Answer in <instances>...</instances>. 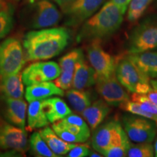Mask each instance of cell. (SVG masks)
<instances>
[{
    "mask_svg": "<svg viewBox=\"0 0 157 157\" xmlns=\"http://www.w3.org/2000/svg\"><path fill=\"white\" fill-rule=\"evenodd\" d=\"M69 38V31L64 27L29 31L23 41L25 61L49 60L58 56L66 48Z\"/></svg>",
    "mask_w": 157,
    "mask_h": 157,
    "instance_id": "1",
    "label": "cell"
},
{
    "mask_svg": "<svg viewBox=\"0 0 157 157\" xmlns=\"http://www.w3.org/2000/svg\"><path fill=\"white\" fill-rule=\"evenodd\" d=\"M123 13L110 0L100 10L82 24L76 36V42L101 41L109 38L120 28Z\"/></svg>",
    "mask_w": 157,
    "mask_h": 157,
    "instance_id": "2",
    "label": "cell"
},
{
    "mask_svg": "<svg viewBox=\"0 0 157 157\" xmlns=\"http://www.w3.org/2000/svg\"><path fill=\"white\" fill-rule=\"evenodd\" d=\"M157 49V15L145 17L129 34L128 54H137Z\"/></svg>",
    "mask_w": 157,
    "mask_h": 157,
    "instance_id": "3",
    "label": "cell"
},
{
    "mask_svg": "<svg viewBox=\"0 0 157 157\" xmlns=\"http://www.w3.org/2000/svg\"><path fill=\"white\" fill-rule=\"evenodd\" d=\"M116 76L130 93L147 94L152 90L150 78L127 57L117 63Z\"/></svg>",
    "mask_w": 157,
    "mask_h": 157,
    "instance_id": "4",
    "label": "cell"
},
{
    "mask_svg": "<svg viewBox=\"0 0 157 157\" xmlns=\"http://www.w3.org/2000/svg\"><path fill=\"white\" fill-rule=\"evenodd\" d=\"M127 141H129V137L117 120H111L100 125L95 129L92 137L93 148L101 154L111 147Z\"/></svg>",
    "mask_w": 157,
    "mask_h": 157,
    "instance_id": "5",
    "label": "cell"
},
{
    "mask_svg": "<svg viewBox=\"0 0 157 157\" xmlns=\"http://www.w3.org/2000/svg\"><path fill=\"white\" fill-rule=\"evenodd\" d=\"M25 60L22 44L18 39L10 37L0 43V76L18 73Z\"/></svg>",
    "mask_w": 157,
    "mask_h": 157,
    "instance_id": "6",
    "label": "cell"
},
{
    "mask_svg": "<svg viewBox=\"0 0 157 157\" xmlns=\"http://www.w3.org/2000/svg\"><path fill=\"white\" fill-rule=\"evenodd\" d=\"M148 118L126 114L122 118L124 129L135 143H151L156 136V124Z\"/></svg>",
    "mask_w": 157,
    "mask_h": 157,
    "instance_id": "7",
    "label": "cell"
},
{
    "mask_svg": "<svg viewBox=\"0 0 157 157\" xmlns=\"http://www.w3.org/2000/svg\"><path fill=\"white\" fill-rule=\"evenodd\" d=\"M61 18L60 12L49 0H39L31 3L28 24L31 29L49 28L56 25Z\"/></svg>",
    "mask_w": 157,
    "mask_h": 157,
    "instance_id": "8",
    "label": "cell"
},
{
    "mask_svg": "<svg viewBox=\"0 0 157 157\" xmlns=\"http://www.w3.org/2000/svg\"><path fill=\"white\" fill-rule=\"evenodd\" d=\"M87 58L95 70L96 78L109 77L116 74L117 62L113 56L105 52L101 41H92L87 47Z\"/></svg>",
    "mask_w": 157,
    "mask_h": 157,
    "instance_id": "9",
    "label": "cell"
},
{
    "mask_svg": "<svg viewBox=\"0 0 157 157\" xmlns=\"http://www.w3.org/2000/svg\"><path fill=\"white\" fill-rule=\"evenodd\" d=\"M105 0H75L63 11L64 24L77 27L93 16Z\"/></svg>",
    "mask_w": 157,
    "mask_h": 157,
    "instance_id": "10",
    "label": "cell"
},
{
    "mask_svg": "<svg viewBox=\"0 0 157 157\" xmlns=\"http://www.w3.org/2000/svg\"><path fill=\"white\" fill-rule=\"evenodd\" d=\"M28 148V139L25 129L7 122L0 117V150L23 153Z\"/></svg>",
    "mask_w": 157,
    "mask_h": 157,
    "instance_id": "11",
    "label": "cell"
},
{
    "mask_svg": "<svg viewBox=\"0 0 157 157\" xmlns=\"http://www.w3.org/2000/svg\"><path fill=\"white\" fill-rule=\"evenodd\" d=\"M96 90L110 106H119L129 100L124 87L118 81L116 74L109 77L96 78Z\"/></svg>",
    "mask_w": 157,
    "mask_h": 157,
    "instance_id": "12",
    "label": "cell"
},
{
    "mask_svg": "<svg viewBox=\"0 0 157 157\" xmlns=\"http://www.w3.org/2000/svg\"><path fill=\"white\" fill-rule=\"evenodd\" d=\"M61 73L59 64L53 61L36 62L29 65L23 70L22 79L23 84H31L55 80Z\"/></svg>",
    "mask_w": 157,
    "mask_h": 157,
    "instance_id": "13",
    "label": "cell"
},
{
    "mask_svg": "<svg viewBox=\"0 0 157 157\" xmlns=\"http://www.w3.org/2000/svg\"><path fill=\"white\" fill-rule=\"evenodd\" d=\"M27 104L23 99H15L5 95L0 97V113L7 122L19 128L25 129Z\"/></svg>",
    "mask_w": 157,
    "mask_h": 157,
    "instance_id": "14",
    "label": "cell"
},
{
    "mask_svg": "<svg viewBox=\"0 0 157 157\" xmlns=\"http://www.w3.org/2000/svg\"><path fill=\"white\" fill-rule=\"evenodd\" d=\"M95 70L86 61L84 56H82L76 63L72 87L74 89L85 90L95 85Z\"/></svg>",
    "mask_w": 157,
    "mask_h": 157,
    "instance_id": "15",
    "label": "cell"
},
{
    "mask_svg": "<svg viewBox=\"0 0 157 157\" xmlns=\"http://www.w3.org/2000/svg\"><path fill=\"white\" fill-rule=\"evenodd\" d=\"M63 90L56 86L54 82L49 81L27 86L25 97L26 101L30 103L34 101L45 100L53 95L63 96Z\"/></svg>",
    "mask_w": 157,
    "mask_h": 157,
    "instance_id": "16",
    "label": "cell"
},
{
    "mask_svg": "<svg viewBox=\"0 0 157 157\" xmlns=\"http://www.w3.org/2000/svg\"><path fill=\"white\" fill-rule=\"evenodd\" d=\"M53 124L66 129L72 134L80 137L83 142H85L90 136V131L87 123L79 116L72 113L63 119L53 123Z\"/></svg>",
    "mask_w": 157,
    "mask_h": 157,
    "instance_id": "17",
    "label": "cell"
},
{
    "mask_svg": "<svg viewBox=\"0 0 157 157\" xmlns=\"http://www.w3.org/2000/svg\"><path fill=\"white\" fill-rule=\"evenodd\" d=\"M0 93L6 97L23 99L24 88L21 72L0 76Z\"/></svg>",
    "mask_w": 157,
    "mask_h": 157,
    "instance_id": "18",
    "label": "cell"
},
{
    "mask_svg": "<svg viewBox=\"0 0 157 157\" xmlns=\"http://www.w3.org/2000/svg\"><path fill=\"white\" fill-rule=\"evenodd\" d=\"M110 105L104 100H98L82 111V115L91 129L95 130L101 125L110 112Z\"/></svg>",
    "mask_w": 157,
    "mask_h": 157,
    "instance_id": "19",
    "label": "cell"
},
{
    "mask_svg": "<svg viewBox=\"0 0 157 157\" xmlns=\"http://www.w3.org/2000/svg\"><path fill=\"white\" fill-rule=\"evenodd\" d=\"M127 58L136 65L150 78H157V52H141L128 54Z\"/></svg>",
    "mask_w": 157,
    "mask_h": 157,
    "instance_id": "20",
    "label": "cell"
},
{
    "mask_svg": "<svg viewBox=\"0 0 157 157\" xmlns=\"http://www.w3.org/2000/svg\"><path fill=\"white\" fill-rule=\"evenodd\" d=\"M42 106L50 123L56 122L72 113L67 104L59 98L43 100Z\"/></svg>",
    "mask_w": 157,
    "mask_h": 157,
    "instance_id": "21",
    "label": "cell"
},
{
    "mask_svg": "<svg viewBox=\"0 0 157 157\" xmlns=\"http://www.w3.org/2000/svg\"><path fill=\"white\" fill-rule=\"evenodd\" d=\"M39 133L48 144L49 148L58 156L68 154L70 150L77 145L76 143H68L63 140L50 127L42 129Z\"/></svg>",
    "mask_w": 157,
    "mask_h": 157,
    "instance_id": "22",
    "label": "cell"
},
{
    "mask_svg": "<svg viewBox=\"0 0 157 157\" xmlns=\"http://www.w3.org/2000/svg\"><path fill=\"white\" fill-rule=\"evenodd\" d=\"M27 112H28L27 131L31 132L34 129L42 128L48 125L49 121L44 111H43L41 101L30 102Z\"/></svg>",
    "mask_w": 157,
    "mask_h": 157,
    "instance_id": "23",
    "label": "cell"
},
{
    "mask_svg": "<svg viewBox=\"0 0 157 157\" xmlns=\"http://www.w3.org/2000/svg\"><path fill=\"white\" fill-rule=\"evenodd\" d=\"M66 98L69 102L71 106L77 113H82L84 109H87L93 102V94L90 91L84 90L72 89L66 92Z\"/></svg>",
    "mask_w": 157,
    "mask_h": 157,
    "instance_id": "24",
    "label": "cell"
},
{
    "mask_svg": "<svg viewBox=\"0 0 157 157\" xmlns=\"http://www.w3.org/2000/svg\"><path fill=\"white\" fill-rule=\"evenodd\" d=\"M30 147L31 151L35 156L41 157L58 156L49 148L39 132H35L31 135L30 137Z\"/></svg>",
    "mask_w": 157,
    "mask_h": 157,
    "instance_id": "25",
    "label": "cell"
},
{
    "mask_svg": "<svg viewBox=\"0 0 157 157\" xmlns=\"http://www.w3.org/2000/svg\"><path fill=\"white\" fill-rule=\"evenodd\" d=\"M153 1L154 0H131L127 12V19L129 22L135 23L140 19Z\"/></svg>",
    "mask_w": 157,
    "mask_h": 157,
    "instance_id": "26",
    "label": "cell"
},
{
    "mask_svg": "<svg viewBox=\"0 0 157 157\" xmlns=\"http://www.w3.org/2000/svg\"><path fill=\"white\" fill-rule=\"evenodd\" d=\"M83 56V52L81 49H74L63 56L59 60V66H60L61 71L74 73L76 63Z\"/></svg>",
    "mask_w": 157,
    "mask_h": 157,
    "instance_id": "27",
    "label": "cell"
},
{
    "mask_svg": "<svg viewBox=\"0 0 157 157\" xmlns=\"http://www.w3.org/2000/svg\"><path fill=\"white\" fill-rule=\"evenodd\" d=\"M127 156L129 157H152L154 156V148L150 143H130Z\"/></svg>",
    "mask_w": 157,
    "mask_h": 157,
    "instance_id": "28",
    "label": "cell"
},
{
    "mask_svg": "<svg viewBox=\"0 0 157 157\" xmlns=\"http://www.w3.org/2000/svg\"><path fill=\"white\" fill-rule=\"evenodd\" d=\"M13 23V11L11 7L2 9L0 10V40L10 32Z\"/></svg>",
    "mask_w": 157,
    "mask_h": 157,
    "instance_id": "29",
    "label": "cell"
},
{
    "mask_svg": "<svg viewBox=\"0 0 157 157\" xmlns=\"http://www.w3.org/2000/svg\"><path fill=\"white\" fill-rule=\"evenodd\" d=\"M119 107H120L121 109L127 111V112L132 113V114L148 118V119H150L155 121H157L156 114H154V113H149L148 111H145V110L143 109L140 105L137 103H136V102L130 101L129 100V101L121 103V105H119Z\"/></svg>",
    "mask_w": 157,
    "mask_h": 157,
    "instance_id": "30",
    "label": "cell"
},
{
    "mask_svg": "<svg viewBox=\"0 0 157 157\" xmlns=\"http://www.w3.org/2000/svg\"><path fill=\"white\" fill-rule=\"evenodd\" d=\"M132 101L136 102L140 105L143 109L148 111L149 113L157 115V105L153 103L149 98L147 97L146 94H140L133 93L131 96Z\"/></svg>",
    "mask_w": 157,
    "mask_h": 157,
    "instance_id": "31",
    "label": "cell"
},
{
    "mask_svg": "<svg viewBox=\"0 0 157 157\" xmlns=\"http://www.w3.org/2000/svg\"><path fill=\"white\" fill-rule=\"evenodd\" d=\"M130 142L127 141V142L121 143V144L113 146L109 148L107 151L103 153V156L106 157H124L127 156V151L129 146H130Z\"/></svg>",
    "mask_w": 157,
    "mask_h": 157,
    "instance_id": "32",
    "label": "cell"
},
{
    "mask_svg": "<svg viewBox=\"0 0 157 157\" xmlns=\"http://www.w3.org/2000/svg\"><path fill=\"white\" fill-rule=\"evenodd\" d=\"M73 78L74 72L61 71L60 76L54 80V83L63 90H68L72 87Z\"/></svg>",
    "mask_w": 157,
    "mask_h": 157,
    "instance_id": "33",
    "label": "cell"
},
{
    "mask_svg": "<svg viewBox=\"0 0 157 157\" xmlns=\"http://www.w3.org/2000/svg\"><path fill=\"white\" fill-rule=\"evenodd\" d=\"M52 129L58 135L60 138L68 143H84L83 140L80 137L76 136V135L72 134L71 132H68L66 129H63L61 127H59L56 125H52Z\"/></svg>",
    "mask_w": 157,
    "mask_h": 157,
    "instance_id": "34",
    "label": "cell"
},
{
    "mask_svg": "<svg viewBox=\"0 0 157 157\" xmlns=\"http://www.w3.org/2000/svg\"><path fill=\"white\" fill-rule=\"evenodd\" d=\"M91 152L90 147L87 144L76 145L68 153V157H85L88 156Z\"/></svg>",
    "mask_w": 157,
    "mask_h": 157,
    "instance_id": "35",
    "label": "cell"
},
{
    "mask_svg": "<svg viewBox=\"0 0 157 157\" xmlns=\"http://www.w3.org/2000/svg\"><path fill=\"white\" fill-rule=\"evenodd\" d=\"M111 1L114 3L121 10L123 14H124L131 0H111Z\"/></svg>",
    "mask_w": 157,
    "mask_h": 157,
    "instance_id": "36",
    "label": "cell"
},
{
    "mask_svg": "<svg viewBox=\"0 0 157 157\" xmlns=\"http://www.w3.org/2000/svg\"><path fill=\"white\" fill-rule=\"evenodd\" d=\"M54 1L60 7L62 11H63L68 5H70L75 0H54Z\"/></svg>",
    "mask_w": 157,
    "mask_h": 157,
    "instance_id": "37",
    "label": "cell"
},
{
    "mask_svg": "<svg viewBox=\"0 0 157 157\" xmlns=\"http://www.w3.org/2000/svg\"><path fill=\"white\" fill-rule=\"evenodd\" d=\"M149 99L153 103L156 104L157 105V91L156 90H154L152 88V90H151L150 92H148V93L146 94Z\"/></svg>",
    "mask_w": 157,
    "mask_h": 157,
    "instance_id": "38",
    "label": "cell"
},
{
    "mask_svg": "<svg viewBox=\"0 0 157 157\" xmlns=\"http://www.w3.org/2000/svg\"><path fill=\"white\" fill-rule=\"evenodd\" d=\"M150 82L153 89L157 91V79H151Z\"/></svg>",
    "mask_w": 157,
    "mask_h": 157,
    "instance_id": "39",
    "label": "cell"
},
{
    "mask_svg": "<svg viewBox=\"0 0 157 157\" xmlns=\"http://www.w3.org/2000/svg\"><path fill=\"white\" fill-rule=\"evenodd\" d=\"M154 156L157 157V138L156 140V143L154 145Z\"/></svg>",
    "mask_w": 157,
    "mask_h": 157,
    "instance_id": "40",
    "label": "cell"
},
{
    "mask_svg": "<svg viewBox=\"0 0 157 157\" xmlns=\"http://www.w3.org/2000/svg\"><path fill=\"white\" fill-rule=\"evenodd\" d=\"M89 156H99V157H101V156H102V155H100L99 154H96V153L90 152V154Z\"/></svg>",
    "mask_w": 157,
    "mask_h": 157,
    "instance_id": "41",
    "label": "cell"
},
{
    "mask_svg": "<svg viewBox=\"0 0 157 157\" xmlns=\"http://www.w3.org/2000/svg\"><path fill=\"white\" fill-rule=\"evenodd\" d=\"M36 1H39V0H28V2L29 3H34V2H36Z\"/></svg>",
    "mask_w": 157,
    "mask_h": 157,
    "instance_id": "42",
    "label": "cell"
},
{
    "mask_svg": "<svg viewBox=\"0 0 157 157\" xmlns=\"http://www.w3.org/2000/svg\"><path fill=\"white\" fill-rule=\"evenodd\" d=\"M3 8V5H2V2H0V10H1Z\"/></svg>",
    "mask_w": 157,
    "mask_h": 157,
    "instance_id": "43",
    "label": "cell"
},
{
    "mask_svg": "<svg viewBox=\"0 0 157 157\" xmlns=\"http://www.w3.org/2000/svg\"><path fill=\"white\" fill-rule=\"evenodd\" d=\"M156 125H157V121H156Z\"/></svg>",
    "mask_w": 157,
    "mask_h": 157,
    "instance_id": "44",
    "label": "cell"
},
{
    "mask_svg": "<svg viewBox=\"0 0 157 157\" xmlns=\"http://www.w3.org/2000/svg\"><path fill=\"white\" fill-rule=\"evenodd\" d=\"M156 7H157V0H156Z\"/></svg>",
    "mask_w": 157,
    "mask_h": 157,
    "instance_id": "45",
    "label": "cell"
}]
</instances>
